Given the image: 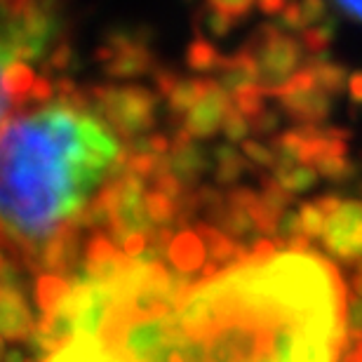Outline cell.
<instances>
[{
  "instance_id": "1",
  "label": "cell",
  "mask_w": 362,
  "mask_h": 362,
  "mask_svg": "<svg viewBox=\"0 0 362 362\" xmlns=\"http://www.w3.org/2000/svg\"><path fill=\"white\" fill-rule=\"evenodd\" d=\"M346 313L341 273L301 247L191 285L132 266L71 296L45 362H339Z\"/></svg>"
},
{
  "instance_id": "4",
  "label": "cell",
  "mask_w": 362,
  "mask_h": 362,
  "mask_svg": "<svg viewBox=\"0 0 362 362\" xmlns=\"http://www.w3.org/2000/svg\"><path fill=\"white\" fill-rule=\"evenodd\" d=\"M19 49L7 40H0V120L5 115L7 108V99H10V92H7V83H10V71L14 66V59H17Z\"/></svg>"
},
{
  "instance_id": "6",
  "label": "cell",
  "mask_w": 362,
  "mask_h": 362,
  "mask_svg": "<svg viewBox=\"0 0 362 362\" xmlns=\"http://www.w3.org/2000/svg\"><path fill=\"white\" fill-rule=\"evenodd\" d=\"M337 10L344 14V17H349L353 21H360L362 24V3H339Z\"/></svg>"
},
{
  "instance_id": "5",
  "label": "cell",
  "mask_w": 362,
  "mask_h": 362,
  "mask_svg": "<svg viewBox=\"0 0 362 362\" xmlns=\"http://www.w3.org/2000/svg\"><path fill=\"white\" fill-rule=\"evenodd\" d=\"M346 327H349V337L360 339V341H362V299H351V296H349Z\"/></svg>"
},
{
  "instance_id": "7",
  "label": "cell",
  "mask_w": 362,
  "mask_h": 362,
  "mask_svg": "<svg viewBox=\"0 0 362 362\" xmlns=\"http://www.w3.org/2000/svg\"><path fill=\"white\" fill-rule=\"evenodd\" d=\"M351 94H353V99L362 104V74L353 76V81H351Z\"/></svg>"
},
{
  "instance_id": "2",
  "label": "cell",
  "mask_w": 362,
  "mask_h": 362,
  "mask_svg": "<svg viewBox=\"0 0 362 362\" xmlns=\"http://www.w3.org/2000/svg\"><path fill=\"white\" fill-rule=\"evenodd\" d=\"M118 158L104 122L47 106L0 129V226L38 240L74 219Z\"/></svg>"
},
{
  "instance_id": "8",
  "label": "cell",
  "mask_w": 362,
  "mask_h": 362,
  "mask_svg": "<svg viewBox=\"0 0 362 362\" xmlns=\"http://www.w3.org/2000/svg\"><path fill=\"white\" fill-rule=\"evenodd\" d=\"M353 282H356V289H358L360 296H362V266L356 271V278H353Z\"/></svg>"
},
{
  "instance_id": "3",
  "label": "cell",
  "mask_w": 362,
  "mask_h": 362,
  "mask_svg": "<svg viewBox=\"0 0 362 362\" xmlns=\"http://www.w3.org/2000/svg\"><path fill=\"white\" fill-rule=\"evenodd\" d=\"M325 216V245L337 259H362V202L358 200H320Z\"/></svg>"
}]
</instances>
